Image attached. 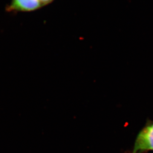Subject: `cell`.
Wrapping results in <instances>:
<instances>
[{
	"label": "cell",
	"mask_w": 153,
	"mask_h": 153,
	"mask_svg": "<svg viewBox=\"0 0 153 153\" xmlns=\"http://www.w3.org/2000/svg\"><path fill=\"white\" fill-rule=\"evenodd\" d=\"M153 151V121L147 120L139 132L131 153H145Z\"/></svg>",
	"instance_id": "obj_1"
},
{
	"label": "cell",
	"mask_w": 153,
	"mask_h": 153,
	"mask_svg": "<svg viewBox=\"0 0 153 153\" xmlns=\"http://www.w3.org/2000/svg\"><path fill=\"white\" fill-rule=\"evenodd\" d=\"M43 7L40 0H11L6 10L7 12H30Z\"/></svg>",
	"instance_id": "obj_2"
},
{
	"label": "cell",
	"mask_w": 153,
	"mask_h": 153,
	"mask_svg": "<svg viewBox=\"0 0 153 153\" xmlns=\"http://www.w3.org/2000/svg\"><path fill=\"white\" fill-rule=\"evenodd\" d=\"M44 6H47L48 4L52 3L55 0H40Z\"/></svg>",
	"instance_id": "obj_3"
}]
</instances>
